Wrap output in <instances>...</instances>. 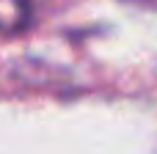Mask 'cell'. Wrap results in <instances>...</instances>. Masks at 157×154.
I'll return each instance as SVG.
<instances>
[{
    "label": "cell",
    "instance_id": "6da1fadb",
    "mask_svg": "<svg viewBox=\"0 0 157 154\" xmlns=\"http://www.w3.org/2000/svg\"><path fill=\"white\" fill-rule=\"evenodd\" d=\"M44 0H0V36H17L33 28Z\"/></svg>",
    "mask_w": 157,
    "mask_h": 154
}]
</instances>
